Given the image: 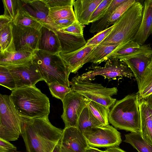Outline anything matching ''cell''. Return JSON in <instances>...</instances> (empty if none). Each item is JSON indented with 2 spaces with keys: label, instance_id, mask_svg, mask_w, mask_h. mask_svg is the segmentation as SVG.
Returning <instances> with one entry per match:
<instances>
[{
  "label": "cell",
  "instance_id": "1",
  "mask_svg": "<svg viewBox=\"0 0 152 152\" xmlns=\"http://www.w3.org/2000/svg\"><path fill=\"white\" fill-rule=\"evenodd\" d=\"M20 117L21 134L26 152H52L63 130L53 126L48 118Z\"/></svg>",
  "mask_w": 152,
  "mask_h": 152
},
{
  "label": "cell",
  "instance_id": "2",
  "mask_svg": "<svg viewBox=\"0 0 152 152\" xmlns=\"http://www.w3.org/2000/svg\"><path fill=\"white\" fill-rule=\"evenodd\" d=\"M9 96L20 116L48 118L49 99L36 86L16 88L12 91Z\"/></svg>",
  "mask_w": 152,
  "mask_h": 152
},
{
  "label": "cell",
  "instance_id": "3",
  "mask_svg": "<svg viewBox=\"0 0 152 152\" xmlns=\"http://www.w3.org/2000/svg\"><path fill=\"white\" fill-rule=\"evenodd\" d=\"M137 93L129 94L116 101L111 107L109 122L115 128L131 132H140V116Z\"/></svg>",
  "mask_w": 152,
  "mask_h": 152
},
{
  "label": "cell",
  "instance_id": "4",
  "mask_svg": "<svg viewBox=\"0 0 152 152\" xmlns=\"http://www.w3.org/2000/svg\"><path fill=\"white\" fill-rule=\"evenodd\" d=\"M143 11V5L136 1L114 24L109 35L99 45H122L133 40L140 26Z\"/></svg>",
  "mask_w": 152,
  "mask_h": 152
},
{
  "label": "cell",
  "instance_id": "5",
  "mask_svg": "<svg viewBox=\"0 0 152 152\" xmlns=\"http://www.w3.org/2000/svg\"><path fill=\"white\" fill-rule=\"evenodd\" d=\"M33 62L48 85L55 83L69 87L71 71L58 54H53L37 49L34 52Z\"/></svg>",
  "mask_w": 152,
  "mask_h": 152
},
{
  "label": "cell",
  "instance_id": "6",
  "mask_svg": "<svg viewBox=\"0 0 152 152\" xmlns=\"http://www.w3.org/2000/svg\"><path fill=\"white\" fill-rule=\"evenodd\" d=\"M90 70L80 75L74 77L71 81L91 82L96 76L101 75L110 80H116L117 77H124L132 79L134 76L126 63L120 59L111 57L106 61L104 67L91 66Z\"/></svg>",
  "mask_w": 152,
  "mask_h": 152
},
{
  "label": "cell",
  "instance_id": "7",
  "mask_svg": "<svg viewBox=\"0 0 152 152\" xmlns=\"http://www.w3.org/2000/svg\"><path fill=\"white\" fill-rule=\"evenodd\" d=\"M20 117L9 96L0 94V138L18 140L21 134Z\"/></svg>",
  "mask_w": 152,
  "mask_h": 152
},
{
  "label": "cell",
  "instance_id": "8",
  "mask_svg": "<svg viewBox=\"0 0 152 152\" xmlns=\"http://www.w3.org/2000/svg\"><path fill=\"white\" fill-rule=\"evenodd\" d=\"M72 90L85 96L91 101L109 108L116 102V99L111 97L116 95L118 89L115 87L107 88L101 84L91 82H75L69 81Z\"/></svg>",
  "mask_w": 152,
  "mask_h": 152
},
{
  "label": "cell",
  "instance_id": "9",
  "mask_svg": "<svg viewBox=\"0 0 152 152\" xmlns=\"http://www.w3.org/2000/svg\"><path fill=\"white\" fill-rule=\"evenodd\" d=\"M83 134L89 146L92 147L118 146L122 141L120 133L109 124L88 128Z\"/></svg>",
  "mask_w": 152,
  "mask_h": 152
},
{
  "label": "cell",
  "instance_id": "10",
  "mask_svg": "<svg viewBox=\"0 0 152 152\" xmlns=\"http://www.w3.org/2000/svg\"><path fill=\"white\" fill-rule=\"evenodd\" d=\"M112 57L120 59L126 63L132 72L139 88L146 70L152 61V48L149 44H144L131 54Z\"/></svg>",
  "mask_w": 152,
  "mask_h": 152
},
{
  "label": "cell",
  "instance_id": "11",
  "mask_svg": "<svg viewBox=\"0 0 152 152\" xmlns=\"http://www.w3.org/2000/svg\"><path fill=\"white\" fill-rule=\"evenodd\" d=\"M91 100L72 90L62 101L63 112L61 118L65 128L77 127L79 117L84 109Z\"/></svg>",
  "mask_w": 152,
  "mask_h": 152
},
{
  "label": "cell",
  "instance_id": "12",
  "mask_svg": "<svg viewBox=\"0 0 152 152\" xmlns=\"http://www.w3.org/2000/svg\"><path fill=\"white\" fill-rule=\"evenodd\" d=\"M6 67L9 69L14 78L16 88L34 86L38 82L44 80L32 60L24 64Z\"/></svg>",
  "mask_w": 152,
  "mask_h": 152
},
{
  "label": "cell",
  "instance_id": "13",
  "mask_svg": "<svg viewBox=\"0 0 152 152\" xmlns=\"http://www.w3.org/2000/svg\"><path fill=\"white\" fill-rule=\"evenodd\" d=\"M13 42L16 51L34 52L38 49L40 30L13 23Z\"/></svg>",
  "mask_w": 152,
  "mask_h": 152
},
{
  "label": "cell",
  "instance_id": "14",
  "mask_svg": "<svg viewBox=\"0 0 152 152\" xmlns=\"http://www.w3.org/2000/svg\"><path fill=\"white\" fill-rule=\"evenodd\" d=\"M20 8L43 26L55 30L54 21L49 16L50 8L43 0H19Z\"/></svg>",
  "mask_w": 152,
  "mask_h": 152
},
{
  "label": "cell",
  "instance_id": "15",
  "mask_svg": "<svg viewBox=\"0 0 152 152\" xmlns=\"http://www.w3.org/2000/svg\"><path fill=\"white\" fill-rule=\"evenodd\" d=\"M61 138V152H86L90 146L77 127L64 128Z\"/></svg>",
  "mask_w": 152,
  "mask_h": 152
},
{
  "label": "cell",
  "instance_id": "16",
  "mask_svg": "<svg viewBox=\"0 0 152 152\" xmlns=\"http://www.w3.org/2000/svg\"><path fill=\"white\" fill-rule=\"evenodd\" d=\"M38 49L53 54L60 53L61 44L55 30L44 26H42L40 30Z\"/></svg>",
  "mask_w": 152,
  "mask_h": 152
},
{
  "label": "cell",
  "instance_id": "17",
  "mask_svg": "<svg viewBox=\"0 0 152 152\" xmlns=\"http://www.w3.org/2000/svg\"><path fill=\"white\" fill-rule=\"evenodd\" d=\"M141 22L133 40L140 45H144L152 33V0L144 1Z\"/></svg>",
  "mask_w": 152,
  "mask_h": 152
},
{
  "label": "cell",
  "instance_id": "18",
  "mask_svg": "<svg viewBox=\"0 0 152 152\" xmlns=\"http://www.w3.org/2000/svg\"><path fill=\"white\" fill-rule=\"evenodd\" d=\"M95 45H85L73 52L64 53H60L59 56L71 71L76 73L86 63V59Z\"/></svg>",
  "mask_w": 152,
  "mask_h": 152
},
{
  "label": "cell",
  "instance_id": "19",
  "mask_svg": "<svg viewBox=\"0 0 152 152\" xmlns=\"http://www.w3.org/2000/svg\"><path fill=\"white\" fill-rule=\"evenodd\" d=\"M102 0H74L76 20L82 25H88L91 15Z\"/></svg>",
  "mask_w": 152,
  "mask_h": 152
},
{
  "label": "cell",
  "instance_id": "20",
  "mask_svg": "<svg viewBox=\"0 0 152 152\" xmlns=\"http://www.w3.org/2000/svg\"><path fill=\"white\" fill-rule=\"evenodd\" d=\"M34 52L16 51L0 53V66L7 67L26 64L32 60Z\"/></svg>",
  "mask_w": 152,
  "mask_h": 152
},
{
  "label": "cell",
  "instance_id": "21",
  "mask_svg": "<svg viewBox=\"0 0 152 152\" xmlns=\"http://www.w3.org/2000/svg\"><path fill=\"white\" fill-rule=\"evenodd\" d=\"M140 116V133L146 141L152 145V119L147 103L144 99L139 98Z\"/></svg>",
  "mask_w": 152,
  "mask_h": 152
},
{
  "label": "cell",
  "instance_id": "22",
  "mask_svg": "<svg viewBox=\"0 0 152 152\" xmlns=\"http://www.w3.org/2000/svg\"><path fill=\"white\" fill-rule=\"evenodd\" d=\"M55 31L61 44V53H67L73 52L83 47L86 43L87 42L83 36H76Z\"/></svg>",
  "mask_w": 152,
  "mask_h": 152
},
{
  "label": "cell",
  "instance_id": "23",
  "mask_svg": "<svg viewBox=\"0 0 152 152\" xmlns=\"http://www.w3.org/2000/svg\"><path fill=\"white\" fill-rule=\"evenodd\" d=\"M123 45H97L94 48L87 57L86 63L91 62L98 64L103 62L106 61L109 59L110 56Z\"/></svg>",
  "mask_w": 152,
  "mask_h": 152
},
{
  "label": "cell",
  "instance_id": "24",
  "mask_svg": "<svg viewBox=\"0 0 152 152\" xmlns=\"http://www.w3.org/2000/svg\"><path fill=\"white\" fill-rule=\"evenodd\" d=\"M13 22L0 27V53L16 51L13 42Z\"/></svg>",
  "mask_w": 152,
  "mask_h": 152
},
{
  "label": "cell",
  "instance_id": "25",
  "mask_svg": "<svg viewBox=\"0 0 152 152\" xmlns=\"http://www.w3.org/2000/svg\"><path fill=\"white\" fill-rule=\"evenodd\" d=\"M126 0H112L105 14L102 18L91 23L89 31L92 33H98L107 28L110 18L115 10Z\"/></svg>",
  "mask_w": 152,
  "mask_h": 152
},
{
  "label": "cell",
  "instance_id": "26",
  "mask_svg": "<svg viewBox=\"0 0 152 152\" xmlns=\"http://www.w3.org/2000/svg\"><path fill=\"white\" fill-rule=\"evenodd\" d=\"M125 137L124 141L130 144L138 152H152V145L144 139L140 132L125 134Z\"/></svg>",
  "mask_w": 152,
  "mask_h": 152
},
{
  "label": "cell",
  "instance_id": "27",
  "mask_svg": "<svg viewBox=\"0 0 152 152\" xmlns=\"http://www.w3.org/2000/svg\"><path fill=\"white\" fill-rule=\"evenodd\" d=\"M102 125H104L93 114L88 105L79 117L77 128L83 133L88 128Z\"/></svg>",
  "mask_w": 152,
  "mask_h": 152
},
{
  "label": "cell",
  "instance_id": "28",
  "mask_svg": "<svg viewBox=\"0 0 152 152\" xmlns=\"http://www.w3.org/2000/svg\"><path fill=\"white\" fill-rule=\"evenodd\" d=\"M14 25L20 26L29 27L40 30L43 25L31 17L20 8L13 21Z\"/></svg>",
  "mask_w": 152,
  "mask_h": 152
},
{
  "label": "cell",
  "instance_id": "29",
  "mask_svg": "<svg viewBox=\"0 0 152 152\" xmlns=\"http://www.w3.org/2000/svg\"><path fill=\"white\" fill-rule=\"evenodd\" d=\"M88 106L93 114L101 123L104 125L109 124L110 108L92 101Z\"/></svg>",
  "mask_w": 152,
  "mask_h": 152
},
{
  "label": "cell",
  "instance_id": "30",
  "mask_svg": "<svg viewBox=\"0 0 152 152\" xmlns=\"http://www.w3.org/2000/svg\"><path fill=\"white\" fill-rule=\"evenodd\" d=\"M73 6H66L50 8L49 15L54 21L65 19L76 20Z\"/></svg>",
  "mask_w": 152,
  "mask_h": 152
},
{
  "label": "cell",
  "instance_id": "31",
  "mask_svg": "<svg viewBox=\"0 0 152 152\" xmlns=\"http://www.w3.org/2000/svg\"><path fill=\"white\" fill-rule=\"evenodd\" d=\"M0 84L12 91L16 89L14 78L7 67L0 66Z\"/></svg>",
  "mask_w": 152,
  "mask_h": 152
},
{
  "label": "cell",
  "instance_id": "32",
  "mask_svg": "<svg viewBox=\"0 0 152 152\" xmlns=\"http://www.w3.org/2000/svg\"><path fill=\"white\" fill-rule=\"evenodd\" d=\"M2 1L4 9L3 15L13 21L20 8L19 0H4Z\"/></svg>",
  "mask_w": 152,
  "mask_h": 152
},
{
  "label": "cell",
  "instance_id": "33",
  "mask_svg": "<svg viewBox=\"0 0 152 152\" xmlns=\"http://www.w3.org/2000/svg\"><path fill=\"white\" fill-rule=\"evenodd\" d=\"M135 0H126L118 6L112 13L107 25V28L112 25H114L125 12L135 3Z\"/></svg>",
  "mask_w": 152,
  "mask_h": 152
},
{
  "label": "cell",
  "instance_id": "34",
  "mask_svg": "<svg viewBox=\"0 0 152 152\" xmlns=\"http://www.w3.org/2000/svg\"><path fill=\"white\" fill-rule=\"evenodd\" d=\"M48 85L53 96L60 99L62 101L66 95L72 91L70 87H67L57 83H51Z\"/></svg>",
  "mask_w": 152,
  "mask_h": 152
},
{
  "label": "cell",
  "instance_id": "35",
  "mask_svg": "<svg viewBox=\"0 0 152 152\" xmlns=\"http://www.w3.org/2000/svg\"><path fill=\"white\" fill-rule=\"evenodd\" d=\"M140 45L133 40L129 41L123 44L120 48L114 51L109 56V58L116 56L129 55L137 51Z\"/></svg>",
  "mask_w": 152,
  "mask_h": 152
},
{
  "label": "cell",
  "instance_id": "36",
  "mask_svg": "<svg viewBox=\"0 0 152 152\" xmlns=\"http://www.w3.org/2000/svg\"><path fill=\"white\" fill-rule=\"evenodd\" d=\"M112 1V0H102L91 16L89 23L96 21L102 18Z\"/></svg>",
  "mask_w": 152,
  "mask_h": 152
},
{
  "label": "cell",
  "instance_id": "37",
  "mask_svg": "<svg viewBox=\"0 0 152 152\" xmlns=\"http://www.w3.org/2000/svg\"><path fill=\"white\" fill-rule=\"evenodd\" d=\"M114 25L109 27L108 28L99 32L97 33L93 37L89 39L86 42L85 45L96 46L103 41L110 34Z\"/></svg>",
  "mask_w": 152,
  "mask_h": 152
},
{
  "label": "cell",
  "instance_id": "38",
  "mask_svg": "<svg viewBox=\"0 0 152 152\" xmlns=\"http://www.w3.org/2000/svg\"><path fill=\"white\" fill-rule=\"evenodd\" d=\"M83 26L76 20L69 26L57 31L76 36H83Z\"/></svg>",
  "mask_w": 152,
  "mask_h": 152
},
{
  "label": "cell",
  "instance_id": "39",
  "mask_svg": "<svg viewBox=\"0 0 152 152\" xmlns=\"http://www.w3.org/2000/svg\"><path fill=\"white\" fill-rule=\"evenodd\" d=\"M49 8L73 6L74 0H43Z\"/></svg>",
  "mask_w": 152,
  "mask_h": 152
},
{
  "label": "cell",
  "instance_id": "40",
  "mask_svg": "<svg viewBox=\"0 0 152 152\" xmlns=\"http://www.w3.org/2000/svg\"><path fill=\"white\" fill-rule=\"evenodd\" d=\"M75 20L70 19H65L54 21L55 24V30L59 31L66 28L72 24Z\"/></svg>",
  "mask_w": 152,
  "mask_h": 152
},
{
  "label": "cell",
  "instance_id": "41",
  "mask_svg": "<svg viewBox=\"0 0 152 152\" xmlns=\"http://www.w3.org/2000/svg\"><path fill=\"white\" fill-rule=\"evenodd\" d=\"M0 147L5 149L13 151H16V147L11 143L9 141L0 138Z\"/></svg>",
  "mask_w": 152,
  "mask_h": 152
},
{
  "label": "cell",
  "instance_id": "42",
  "mask_svg": "<svg viewBox=\"0 0 152 152\" xmlns=\"http://www.w3.org/2000/svg\"><path fill=\"white\" fill-rule=\"evenodd\" d=\"M13 21L5 17L3 15L0 16V27Z\"/></svg>",
  "mask_w": 152,
  "mask_h": 152
},
{
  "label": "cell",
  "instance_id": "43",
  "mask_svg": "<svg viewBox=\"0 0 152 152\" xmlns=\"http://www.w3.org/2000/svg\"><path fill=\"white\" fill-rule=\"evenodd\" d=\"M105 152H126L121 149L118 146H113L107 148Z\"/></svg>",
  "mask_w": 152,
  "mask_h": 152
},
{
  "label": "cell",
  "instance_id": "44",
  "mask_svg": "<svg viewBox=\"0 0 152 152\" xmlns=\"http://www.w3.org/2000/svg\"><path fill=\"white\" fill-rule=\"evenodd\" d=\"M52 152H61V139L55 146Z\"/></svg>",
  "mask_w": 152,
  "mask_h": 152
},
{
  "label": "cell",
  "instance_id": "45",
  "mask_svg": "<svg viewBox=\"0 0 152 152\" xmlns=\"http://www.w3.org/2000/svg\"><path fill=\"white\" fill-rule=\"evenodd\" d=\"M148 105L152 107V93L144 98Z\"/></svg>",
  "mask_w": 152,
  "mask_h": 152
},
{
  "label": "cell",
  "instance_id": "46",
  "mask_svg": "<svg viewBox=\"0 0 152 152\" xmlns=\"http://www.w3.org/2000/svg\"><path fill=\"white\" fill-rule=\"evenodd\" d=\"M86 152H105L104 151L100 150L98 149L89 146L86 150Z\"/></svg>",
  "mask_w": 152,
  "mask_h": 152
},
{
  "label": "cell",
  "instance_id": "47",
  "mask_svg": "<svg viewBox=\"0 0 152 152\" xmlns=\"http://www.w3.org/2000/svg\"><path fill=\"white\" fill-rule=\"evenodd\" d=\"M148 108L149 109V111H150V113L151 115V116L152 119V107H151L148 105Z\"/></svg>",
  "mask_w": 152,
  "mask_h": 152
},
{
  "label": "cell",
  "instance_id": "48",
  "mask_svg": "<svg viewBox=\"0 0 152 152\" xmlns=\"http://www.w3.org/2000/svg\"><path fill=\"white\" fill-rule=\"evenodd\" d=\"M148 66L152 67V61L150 63Z\"/></svg>",
  "mask_w": 152,
  "mask_h": 152
}]
</instances>
